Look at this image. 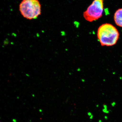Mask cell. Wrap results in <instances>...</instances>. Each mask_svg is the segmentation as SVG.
<instances>
[{"mask_svg": "<svg viewBox=\"0 0 122 122\" xmlns=\"http://www.w3.org/2000/svg\"><path fill=\"white\" fill-rule=\"evenodd\" d=\"M97 36L102 46H111L117 43L119 37V33L114 25L106 23L102 24L99 27Z\"/></svg>", "mask_w": 122, "mask_h": 122, "instance_id": "1", "label": "cell"}, {"mask_svg": "<svg viewBox=\"0 0 122 122\" xmlns=\"http://www.w3.org/2000/svg\"><path fill=\"white\" fill-rule=\"evenodd\" d=\"M114 22L118 26L122 27V8L118 9L114 13Z\"/></svg>", "mask_w": 122, "mask_h": 122, "instance_id": "4", "label": "cell"}, {"mask_svg": "<svg viewBox=\"0 0 122 122\" xmlns=\"http://www.w3.org/2000/svg\"><path fill=\"white\" fill-rule=\"evenodd\" d=\"M19 10L24 17L29 20L36 19L41 13V7L38 0H23Z\"/></svg>", "mask_w": 122, "mask_h": 122, "instance_id": "2", "label": "cell"}, {"mask_svg": "<svg viewBox=\"0 0 122 122\" xmlns=\"http://www.w3.org/2000/svg\"><path fill=\"white\" fill-rule=\"evenodd\" d=\"M104 0H94L87 10L84 12L83 16L90 22L97 20L102 16Z\"/></svg>", "mask_w": 122, "mask_h": 122, "instance_id": "3", "label": "cell"}]
</instances>
